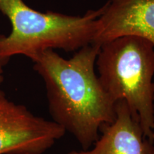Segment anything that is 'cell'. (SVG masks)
Instances as JSON below:
<instances>
[{
  "label": "cell",
  "instance_id": "cell-1",
  "mask_svg": "<svg viewBox=\"0 0 154 154\" xmlns=\"http://www.w3.org/2000/svg\"><path fill=\"white\" fill-rule=\"evenodd\" d=\"M99 48L85 46L69 59L48 49L32 60L45 84L53 121L71 133L82 150L89 149L101 127L116 119V103L95 72Z\"/></svg>",
  "mask_w": 154,
  "mask_h": 154
},
{
  "label": "cell",
  "instance_id": "cell-2",
  "mask_svg": "<svg viewBox=\"0 0 154 154\" xmlns=\"http://www.w3.org/2000/svg\"><path fill=\"white\" fill-rule=\"evenodd\" d=\"M102 86L115 103L124 101L144 136L153 143L154 44L126 35L102 44L96 60Z\"/></svg>",
  "mask_w": 154,
  "mask_h": 154
},
{
  "label": "cell",
  "instance_id": "cell-3",
  "mask_svg": "<svg viewBox=\"0 0 154 154\" xmlns=\"http://www.w3.org/2000/svg\"><path fill=\"white\" fill-rule=\"evenodd\" d=\"M0 11L9 19L11 31L0 34V61L3 64L15 55L32 61L48 49L78 51L93 44L102 7L82 16L40 12L23 0H0Z\"/></svg>",
  "mask_w": 154,
  "mask_h": 154
},
{
  "label": "cell",
  "instance_id": "cell-4",
  "mask_svg": "<svg viewBox=\"0 0 154 154\" xmlns=\"http://www.w3.org/2000/svg\"><path fill=\"white\" fill-rule=\"evenodd\" d=\"M65 134L54 121L0 97V154H42Z\"/></svg>",
  "mask_w": 154,
  "mask_h": 154
},
{
  "label": "cell",
  "instance_id": "cell-5",
  "mask_svg": "<svg viewBox=\"0 0 154 154\" xmlns=\"http://www.w3.org/2000/svg\"><path fill=\"white\" fill-rule=\"evenodd\" d=\"M101 7L93 44L134 35L154 44V0H109Z\"/></svg>",
  "mask_w": 154,
  "mask_h": 154
},
{
  "label": "cell",
  "instance_id": "cell-6",
  "mask_svg": "<svg viewBox=\"0 0 154 154\" xmlns=\"http://www.w3.org/2000/svg\"><path fill=\"white\" fill-rule=\"evenodd\" d=\"M100 131L101 136L93 149L72 151L68 154H151L154 148L123 100L116 103L115 120L102 126Z\"/></svg>",
  "mask_w": 154,
  "mask_h": 154
},
{
  "label": "cell",
  "instance_id": "cell-7",
  "mask_svg": "<svg viewBox=\"0 0 154 154\" xmlns=\"http://www.w3.org/2000/svg\"><path fill=\"white\" fill-rule=\"evenodd\" d=\"M2 66L3 63L0 61V85L2 83L3 80H4V77H3V69H2Z\"/></svg>",
  "mask_w": 154,
  "mask_h": 154
},
{
  "label": "cell",
  "instance_id": "cell-8",
  "mask_svg": "<svg viewBox=\"0 0 154 154\" xmlns=\"http://www.w3.org/2000/svg\"><path fill=\"white\" fill-rule=\"evenodd\" d=\"M4 95H5V93H4L3 91H2L1 90H0V97H1V96H4Z\"/></svg>",
  "mask_w": 154,
  "mask_h": 154
},
{
  "label": "cell",
  "instance_id": "cell-9",
  "mask_svg": "<svg viewBox=\"0 0 154 154\" xmlns=\"http://www.w3.org/2000/svg\"><path fill=\"white\" fill-rule=\"evenodd\" d=\"M151 154H154V148H153V149L152 150V151H151Z\"/></svg>",
  "mask_w": 154,
  "mask_h": 154
}]
</instances>
